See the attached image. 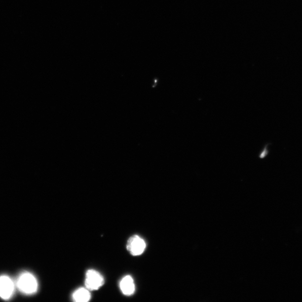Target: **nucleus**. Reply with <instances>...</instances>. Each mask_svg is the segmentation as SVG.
<instances>
[{
  "mask_svg": "<svg viewBox=\"0 0 302 302\" xmlns=\"http://www.w3.org/2000/svg\"><path fill=\"white\" fill-rule=\"evenodd\" d=\"M17 287L21 292L26 295H32L37 292L38 284L35 276L29 272H24L19 277Z\"/></svg>",
  "mask_w": 302,
  "mask_h": 302,
  "instance_id": "obj_1",
  "label": "nucleus"
},
{
  "mask_svg": "<svg viewBox=\"0 0 302 302\" xmlns=\"http://www.w3.org/2000/svg\"><path fill=\"white\" fill-rule=\"evenodd\" d=\"M85 283L86 288L89 291H96L103 286L104 279L98 271L89 270L86 272Z\"/></svg>",
  "mask_w": 302,
  "mask_h": 302,
  "instance_id": "obj_2",
  "label": "nucleus"
},
{
  "mask_svg": "<svg viewBox=\"0 0 302 302\" xmlns=\"http://www.w3.org/2000/svg\"><path fill=\"white\" fill-rule=\"evenodd\" d=\"M146 244L144 239L137 235H134L129 239L127 248L129 253L133 256H139L144 253Z\"/></svg>",
  "mask_w": 302,
  "mask_h": 302,
  "instance_id": "obj_3",
  "label": "nucleus"
},
{
  "mask_svg": "<svg viewBox=\"0 0 302 302\" xmlns=\"http://www.w3.org/2000/svg\"><path fill=\"white\" fill-rule=\"evenodd\" d=\"M15 287L12 280L7 276H0V297L8 300L13 295Z\"/></svg>",
  "mask_w": 302,
  "mask_h": 302,
  "instance_id": "obj_4",
  "label": "nucleus"
},
{
  "mask_svg": "<svg viewBox=\"0 0 302 302\" xmlns=\"http://www.w3.org/2000/svg\"><path fill=\"white\" fill-rule=\"evenodd\" d=\"M120 288L123 295L127 296H131L135 292V284L132 276H125L121 280Z\"/></svg>",
  "mask_w": 302,
  "mask_h": 302,
  "instance_id": "obj_5",
  "label": "nucleus"
},
{
  "mask_svg": "<svg viewBox=\"0 0 302 302\" xmlns=\"http://www.w3.org/2000/svg\"><path fill=\"white\" fill-rule=\"evenodd\" d=\"M73 299L76 302H87L91 299V294L86 288H80L73 293Z\"/></svg>",
  "mask_w": 302,
  "mask_h": 302,
  "instance_id": "obj_6",
  "label": "nucleus"
},
{
  "mask_svg": "<svg viewBox=\"0 0 302 302\" xmlns=\"http://www.w3.org/2000/svg\"><path fill=\"white\" fill-rule=\"evenodd\" d=\"M267 154L268 150L267 149V146H266L262 151V153H260L259 157L262 159L265 158L267 156Z\"/></svg>",
  "mask_w": 302,
  "mask_h": 302,
  "instance_id": "obj_7",
  "label": "nucleus"
}]
</instances>
